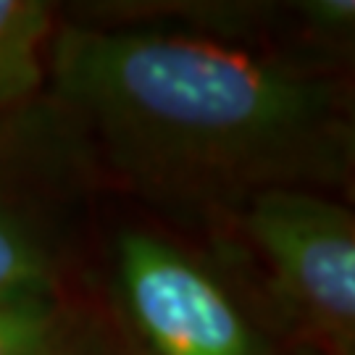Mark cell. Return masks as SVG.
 Here are the masks:
<instances>
[{
	"mask_svg": "<svg viewBox=\"0 0 355 355\" xmlns=\"http://www.w3.org/2000/svg\"><path fill=\"white\" fill-rule=\"evenodd\" d=\"M53 13L42 0H0V111L26 105L48 76Z\"/></svg>",
	"mask_w": 355,
	"mask_h": 355,
	"instance_id": "5b68a950",
	"label": "cell"
},
{
	"mask_svg": "<svg viewBox=\"0 0 355 355\" xmlns=\"http://www.w3.org/2000/svg\"><path fill=\"white\" fill-rule=\"evenodd\" d=\"M53 101L119 177L158 203L237 208L279 187L343 182V85L221 40L66 26L48 51Z\"/></svg>",
	"mask_w": 355,
	"mask_h": 355,
	"instance_id": "6da1fadb",
	"label": "cell"
},
{
	"mask_svg": "<svg viewBox=\"0 0 355 355\" xmlns=\"http://www.w3.org/2000/svg\"><path fill=\"white\" fill-rule=\"evenodd\" d=\"M26 105L0 111V290L55 287L69 205L64 190H71L61 184V168L71 161L61 158H71L82 137L55 103L51 114Z\"/></svg>",
	"mask_w": 355,
	"mask_h": 355,
	"instance_id": "277c9868",
	"label": "cell"
},
{
	"mask_svg": "<svg viewBox=\"0 0 355 355\" xmlns=\"http://www.w3.org/2000/svg\"><path fill=\"white\" fill-rule=\"evenodd\" d=\"M297 8H300L305 24L321 35H345L353 29V0H303V3H297Z\"/></svg>",
	"mask_w": 355,
	"mask_h": 355,
	"instance_id": "ba28073f",
	"label": "cell"
},
{
	"mask_svg": "<svg viewBox=\"0 0 355 355\" xmlns=\"http://www.w3.org/2000/svg\"><path fill=\"white\" fill-rule=\"evenodd\" d=\"M64 318L55 287L16 284L0 290V355H42Z\"/></svg>",
	"mask_w": 355,
	"mask_h": 355,
	"instance_id": "8992f818",
	"label": "cell"
},
{
	"mask_svg": "<svg viewBox=\"0 0 355 355\" xmlns=\"http://www.w3.org/2000/svg\"><path fill=\"white\" fill-rule=\"evenodd\" d=\"M295 355H327V353H321V350H316V347H311V345H305V347H300Z\"/></svg>",
	"mask_w": 355,
	"mask_h": 355,
	"instance_id": "9c48e42d",
	"label": "cell"
},
{
	"mask_svg": "<svg viewBox=\"0 0 355 355\" xmlns=\"http://www.w3.org/2000/svg\"><path fill=\"white\" fill-rule=\"evenodd\" d=\"M42 355H132L105 329L95 324H71L69 318H61L58 329L53 334L51 345Z\"/></svg>",
	"mask_w": 355,
	"mask_h": 355,
	"instance_id": "52a82bcc",
	"label": "cell"
},
{
	"mask_svg": "<svg viewBox=\"0 0 355 355\" xmlns=\"http://www.w3.org/2000/svg\"><path fill=\"white\" fill-rule=\"evenodd\" d=\"M116 279L129 327L148 355H277L227 287L164 237L124 232Z\"/></svg>",
	"mask_w": 355,
	"mask_h": 355,
	"instance_id": "3957f363",
	"label": "cell"
},
{
	"mask_svg": "<svg viewBox=\"0 0 355 355\" xmlns=\"http://www.w3.org/2000/svg\"><path fill=\"white\" fill-rule=\"evenodd\" d=\"M271 290L327 355H355V218L318 190L279 187L242 205Z\"/></svg>",
	"mask_w": 355,
	"mask_h": 355,
	"instance_id": "7a4b0ae2",
	"label": "cell"
}]
</instances>
